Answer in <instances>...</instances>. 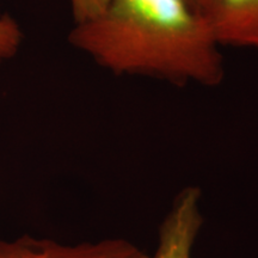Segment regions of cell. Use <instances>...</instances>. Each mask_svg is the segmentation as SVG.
Wrapping results in <instances>:
<instances>
[{"label":"cell","mask_w":258,"mask_h":258,"mask_svg":"<svg viewBox=\"0 0 258 258\" xmlns=\"http://www.w3.org/2000/svg\"><path fill=\"white\" fill-rule=\"evenodd\" d=\"M69 41L116 76L208 88L225 78L221 47L190 0H108Z\"/></svg>","instance_id":"obj_1"},{"label":"cell","mask_w":258,"mask_h":258,"mask_svg":"<svg viewBox=\"0 0 258 258\" xmlns=\"http://www.w3.org/2000/svg\"><path fill=\"white\" fill-rule=\"evenodd\" d=\"M140 247L122 238L62 244L49 238L24 234L0 240V258H148Z\"/></svg>","instance_id":"obj_2"},{"label":"cell","mask_w":258,"mask_h":258,"mask_svg":"<svg viewBox=\"0 0 258 258\" xmlns=\"http://www.w3.org/2000/svg\"><path fill=\"white\" fill-rule=\"evenodd\" d=\"M200 199L201 190L196 186L178 192L159 227L156 253L148 258H191L203 225Z\"/></svg>","instance_id":"obj_3"},{"label":"cell","mask_w":258,"mask_h":258,"mask_svg":"<svg viewBox=\"0 0 258 258\" xmlns=\"http://www.w3.org/2000/svg\"><path fill=\"white\" fill-rule=\"evenodd\" d=\"M200 11L220 47L258 49V0H207Z\"/></svg>","instance_id":"obj_4"},{"label":"cell","mask_w":258,"mask_h":258,"mask_svg":"<svg viewBox=\"0 0 258 258\" xmlns=\"http://www.w3.org/2000/svg\"><path fill=\"white\" fill-rule=\"evenodd\" d=\"M23 32L9 15L0 17V64L12 59L23 41Z\"/></svg>","instance_id":"obj_5"},{"label":"cell","mask_w":258,"mask_h":258,"mask_svg":"<svg viewBox=\"0 0 258 258\" xmlns=\"http://www.w3.org/2000/svg\"><path fill=\"white\" fill-rule=\"evenodd\" d=\"M108 0H70L71 10L76 23L89 21L99 15Z\"/></svg>","instance_id":"obj_6"},{"label":"cell","mask_w":258,"mask_h":258,"mask_svg":"<svg viewBox=\"0 0 258 258\" xmlns=\"http://www.w3.org/2000/svg\"><path fill=\"white\" fill-rule=\"evenodd\" d=\"M190 2H191V4H194L196 6V8H198L199 10L202 8V5L205 4L206 2H207V0H190Z\"/></svg>","instance_id":"obj_7"}]
</instances>
